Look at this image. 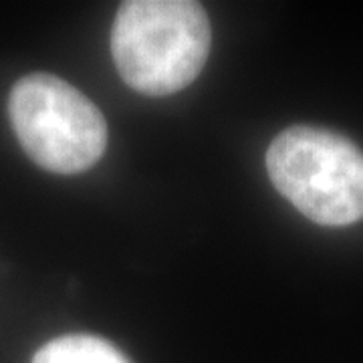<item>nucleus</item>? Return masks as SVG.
Returning <instances> with one entry per match:
<instances>
[{
  "instance_id": "obj_4",
  "label": "nucleus",
  "mask_w": 363,
  "mask_h": 363,
  "mask_svg": "<svg viewBox=\"0 0 363 363\" xmlns=\"http://www.w3.org/2000/svg\"><path fill=\"white\" fill-rule=\"evenodd\" d=\"M33 363H130L113 343L95 335H63L45 343Z\"/></svg>"
},
{
  "instance_id": "obj_1",
  "label": "nucleus",
  "mask_w": 363,
  "mask_h": 363,
  "mask_svg": "<svg viewBox=\"0 0 363 363\" xmlns=\"http://www.w3.org/2000/svg\"><path fill=\"white\" fill-rule=\"evenodd\" d=\"M210 21L192 0H130L117 9L111 55L121 79L138 93H178L204 69Z\"/></svg>"
},
{
  "instance_id": "obj_2",
  "label": "nucleus",
  "mask_w": 363,
  "mask_h": 363,
  "mask_svg": "<svg viewBox=\"0 0 363 363\" xmlns=\"http://www.w3.org/2000/svg\"><path fill=\"white\" fill-rule=\"evenodd\" d=\"M267 169L279 194L305 218L323 226L363 218V152L345 135L291 125L269 145Z\"/></svg>"
},
{
  "instance_id": "obj_3",
  "label": "nucleus",
  "mask_w": 363,
  "mask_h": 363,
  "mask_svg": "<svg viewBox=\"0 0 363 363\" xmlns=\"http://www.w3.org/2000/svg\"><path fill=\"white\" fill-rule=\"evenodd\" d=\"M9 117L26 156L52 174L85 172L107 147V121L99 107L51 73H30L14 83Z\"/></svg>"
}]
</instances>
